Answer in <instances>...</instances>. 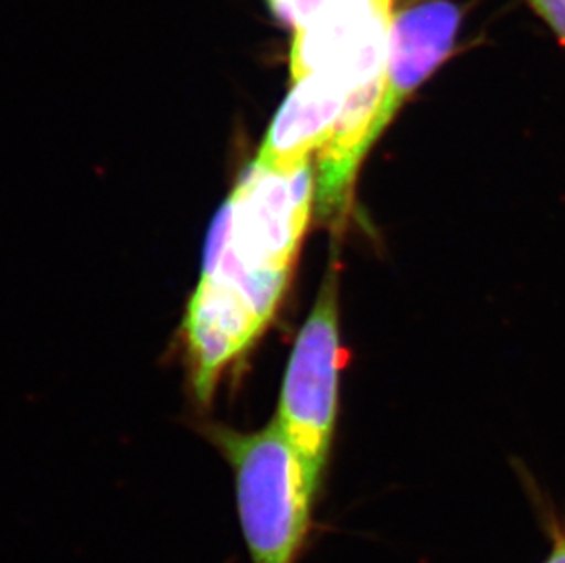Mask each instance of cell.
<instances>
[{
	"label": "cell",
	"instance_id": "cell-1",
	"mask_svg": "<svg viewBox=\"0 0 565 563\" xmlns=\"http://www.w3.org/2000/svg\"><path fill=\"white\" fill-rule=\"evenodd\" d=\"M213 442L235 470L238 516L253 563L297 562L319 485L277 419L252 434L213 428Z\"/></svg>",
	"mask_w": 565,
	"mask_h": 563
},
{
	"label": "cell",
	"instance_id": "cell-2",
	"mask_svg": "<svg viewBox=\"0 0 565 563\" xmlns=\"http://www.w3.org/2000/svg\"><path fill=\"white\" fill-rule=\"evenodd\" d=\"M342 351L335 278H326L289 357L277 423L320 485L337 419Z\"/></svg>",
	"mask_w": 565,
	"mask_h": 563
},
{
	"label": "cell",
	"instance_id": "cell-3",
	"mask_svg": "<svg viewBox=\"0 0 565 563\" xmlns=\"http://www.w3.org/2000/svg\"><path fill=\"white\" fill-rule=\"evenodd\" d=\"M315 202L311 163L289 174L253 161L227 198L230 233L225 247L256 272H291Z\"/></svg>",
	"mask_w": 565,
	"mask_h": 563
},
{
	"label": "cell",
	"instance_id": "cell-4",
	"mask_svg": "<svg viewBox=\"0 0 565 563\" xmlns=\"http://www.w3.org/2000/svg\"><path fill=\"white\" fill-rule=\"evenodd\" d=\"M392 15L381 0H335L310 26L295 32L291 77L330 72L341 75L347 88L383 79Z\"/></svg>",
	"mask_w": 565,
	"mask_h": 563
},
{
	"label": "cell",
	"instance_id": "cell-5",
	"mask_svg": "<svg viewBox=\"0 0 565 563\" xmlns=\"http://www.w3.org/2000/svg\"><path fill=\"white\" fill-rule=\"evenodd\" d=\"M459 24L461 11L450 0H416L392 15L377 138L408 97L452 54Z\"/></svg>",
	"mask_w": 565,
	"mask_h": 563
},
{
	"label": "cell",
	"instance_id": "cell-6",
	"mask_svg": "<svg viewBox=\"0 0 565 563\" xmlns=\"http://www.w3.org/2000/svg\"><path fill=\"white\" fill-rule=\"evenodd\" d=\"M266 325L231 287L202 278L188 309L192 386L202 403L213 397L218 375L252 344Z\"/></svg>",
	"mask_w": 565,
	"mask_h": 563
},
{
	"label": "cell",
	"instance_id": "cell-7",
	"mask_svg": "<svg viewBox=\"0 0 565 563\" xmlns=\"http://www.w3.org/2000/svg\"><path fill=\"white\" fill-rule=\"evenodd\" d=\"M294 83L255 160L256 166L277 174L311 163V155L330 141L347 99L341 75L320 72Z\"/></svg>",
	"mask_w": 565,
	"mask_h": 563
},
{
	"label": "cell",
	"instance_id": "cell-8",
	"mask_svg": "<svg viewBox=\"0 0 565 563\" xmlns=\"http://www.w3.org/2000/svg\"><path fill=\"white\" fill-rule=\"evenodd\" d=\"M273 15L286 26L300 32L310 26L311 22L328 10L335 0H266Z\"/></svg>",
	"mask_w": 565,
	"mask_h": 563
},
{
	"label": "cell",
	"instance_id": "cell-9",
	"mask_svg": "<svg viewBox=\"0 0 565 563\" xmlns=\"http://www.w3.org/2000/svg\"><path fill=\"white\" fill-rule=\"evenodd\" d=\"M565 46V0H529Z\"/></svg>",
	"mask_w": 565,
	"mask_h": 563
},
{
	"label": "cell",
	"instance_id": "cell-10",
	"mask_svg": "<svg viewBox=\"0 0 565 563\" xmlns=\"http://www.w3.org/2000/svg\"><path fill=\"white\" fill-rule=\"evenodd\" d=\"M544 563H565V531L556 538L555 549Z\"/></svg>",
	"mask_w": 565,
	"mask_h": 563
},
{
	"label": "cell",
	"instance_id": "cell-11",
	"mask_svg": "<svg viewBox=\"0 0 565 563\" xmlns=\"http://www.w3.org/2000/svg\"><path fill=\"white\" fill-rule=\"evenodd\" d=\"M386 8H390L392 10V6H394V0H381Z\"/></svg>",
	"mask_w": 565,
	"mask_h": 563
}]
</instances>
